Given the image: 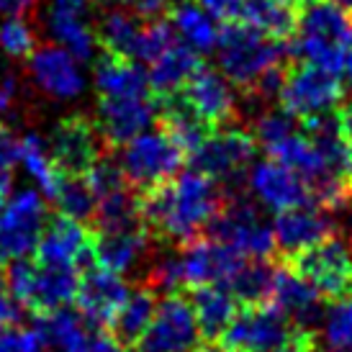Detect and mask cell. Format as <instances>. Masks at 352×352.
<instances>
[{"instance_id":"obj_2","label":"cell","mask_w":352,"mask_h":352,"mask_svg":"<svg viewBox=\"0 0 352 352\" xmlns=\"http://www.w3.org/2000/svg\"><path fill=\"white\" fill-rule=\"evenodd\" d=\"M294 62H309L334 75H342L352 54V19L332 0L301 10L298 31L288 41Z\"/></svg>"},{"instance_id":"obj_42","label":"cell","mask_w":352,"mask_h":352,"mask_svg":"<svg viewBox=\"0 0 352 352\" xmlns=\"http://www.w3.org/2000/svg\"><path fill=\"white\" fill-rule=\"evenodd\" d=\"M106 6L113 8H124L137 13L139 19H162L167 10H170V0H100Z\"/></svg>"},{"instance_id":"obj_6","label":"cell","mask_w":352,"mask_h":352,"mask_svg":"<svg viewBox=\"0 0 352 352\" xmlns=\"http://www.w3.org/2000/svg\"><path fill=\"white\" fill-rule=\"evenodd\" d=\"M342 98L344 85L340 75L309 65V62H294V59L288 62L278 106L288 111L294 118L306 121V118L337 111L342 106Z\"/></svg>"},{"instance_id":"obj_49","label":"cell","mask_w":352,"mask_h":352,"mask_svg":"<svg viewBox=\"0 0 352 352\" xmlns=\"http://www.w3.org/2000/svg\"><path fill=\"white\" fill-rule=\"evenodd\" d=\"M337 113H340V124H342L344 139H347V144L352 147V100L350 103H342V106L337 108Z\"/></svg>"},{"instance_id":"obj_41","label":"cell","mask_w":352,"mask_h":352,"mask_svg":"<svg viewBox=\"0 0 352 352\" xmlns=\"http://www.w3.org/2000/svg\"><path fill=\"white\" fill-rule=\"evenodd\" d=\"M21 139L13 134V129L0 121V180H13L10 170L19 162Z\"/></svg>"},{"instance_id":"obj_54","label":"cell","mask_w":352,"mask_h":352,"mask_svg":"<svg viewBox=\"0 0 352 352\" xmlns=\"http://www.w3.org/2000/svg\"><path fill=\"white\" fill-rule=\"evenodd\" d=\"M6 288H8V280H6V273L0 267V296H6Z\"/></svg>"},{"instance_id":"obj_47","label":"cell","mask_w":352,"mask_h":352,"mask_svg":"<svg viewBox=\"0 0 352 352\" xmlns=\"http://www.w3.org/2000/svg\"><path fill=\"white\" fill-rule=\"evenodd\" d=\"M273 352H316V334H314L311 329H301L294 342Z\"/></svg>"},{"instance_id":"obj_19","label":"cell","mask_w":352,"mask_h":352,"mask_svg":"<svg viewBox=\"0 0 352 352\" xmlns=\"http://www.w3.org/2000/svg\"><path fill=\"white\" fill-rule=\"evenodd\" d=\"M29 78L52 100H72L85 90L78 59L54 44H41L29 57Z\"/></svg>"},{"instance_id":"obj_8","label":"cell","mask_w":352,"mask_h":352,"mask_svg":"<svg viewBox=\"0 0 352 352\" xmlns=\"http://www.w3.org/2000/svg\"><path fill=\"white\" fill-rule=\"evenodd\" d=\"M257 142L252 131L242 126H226L211 131L201 147L188 157L190 170L214 177L221 186H234L247 173V165L254 160Z\"/></svg>"},{"instance_id":"obj_38","label":"cell","mask_w":352,"mask_h":352,"mask_svg":"<svg viewBox=\"0 0 352 352\" xmlns=\"http://www.w3.org/2000/svg\"><path fill=\"white\" fill-rule=\"evenodd\" d=\"M324 334L332 350H352V296L334 301L324 314Z\"/></svg>"},{"instance_id":"obj_5","label":"cell","mask_w":352,"mask_h":352,"mask_svg":"<svg viewBox=\"0 0 352 352\" xmlns=\"http://www.w3.org/2000/svg\"><path fill=\"white\" fill-rule=\"evenodd\" d=\"M208 236L234 247L247 260H275L278 254L273 226H267L252 198L239 190L226 196L224 208L208 224Z\"/></svg>"},{"instance_id":"obj_13","label":"cell","mask_w":352,"mask_h":352,"mask_svg":"<svg viewBox=\"0 0 352 352\" xmlns=\"http://www.w3.org/2000/svg\"><path fill=\"white\" fill-rule=\"evenodd\" d=\"M177 254H180L188 291L198 285H226L247 263L245 254L214 236H196L186 245H180Z\"/></svg>"},{"instance_id":"obj_21","label":"cell","mask_w":352,"mask_h":352,"mask_svg":"<svg viewBox=\"0 0 352 352\" xmlns=\"http://www.w3.org/2000/svg\"><path fill=\"white\" fill-rule=\"evenodd\" d=\"M278 265V263H275ZM270 306L275 311H280L291 324L301 329H311L324 319V298L322 294L306 283L303 278L291 273L288 267L278 265L275 267L273 294H270Z\"/></svg>"},{"instance_id":"obj_46","label":"cell","mask_w":352,"mask_h":352,"mask_svg":"<svg viewBox=\"0 0 352 352\" xmlns=\"http://www.w3.org/2000/svg\"><path fill=\"white\" fill-rule=\"evenodd\" d=\"M41 0H0V13L6 19H29L36 13Z\"/></svg>"},{"instance_id":"obj_15","label":"cell","mask_w":352,"mask_h":352,"mask_svg":"<svg viewBox=\"0 0 352 352\" xmlns=\"http://www.w3.org/2000/svg\"><path fill=\"white\" fill-rule=\"evenodd\" d=\"M47 29L78 62H90L98 50V34L93 21V0H50Z\"/></svg>"},{"instance_id":"obj_11","label":"cell","mask_w":352,"mask_h":352,"mask_svg":"<svg viewBox=\"0 0 352 352\" xmlns=\"http://www.w3.org/2000/svg\"><path fill=\"white\" fill-rule=\"evenodd\" d=\"M50 216V208L36 190L26 188L10 198L0 214V265L36 252Z\"/></svg>"},{"instance_id":"obj_40","label":"cell","mask_w":352,"mask_h":352,"mask_svg":"<svg viewBox=\"0 0 352 352\" xmlns=\"http://www.w3.org/2000/svg\"><path fill=\"white\" fill-rule=\"evenodd\" d=\"M44 340L36 329H21V327H3L0 329V352H41Z\"/></svg>"},{"instance_id":"obj_16","label":"cell","mask_w":352,"mask_h":352,"mask_svg":"<svg viewBox=\"0 0 352 352\" xmlns=\"http://www.w3.org/2000/svg\"><path fill=\"white\" fill-rule=\"evenodd\" d=\"M188 103L193 106L198 116L211 126V131L226 126H239V98L234 93V85L219 72V69L201 65L193 78L183 88Z\"/></svg>"},{"instance_id":"obj_22","label":"cell","mask_w":352,"mask_h":352,"mask_svg":"<svg viewBox=\"0 0 352 352\" xmlns=\"http://www.w3.org/2000/svg\"><path fill=\"white\" fill-rule=\"evenodd\" d=\"M98 129L108 149L124 147L155 121V98H98Z\"/></svg>"},{"instance_id":"obj_50","label":"cell","mask_w":352,"mask_h":352,"mask_svg":"<svg viewBox=\"0 0 352 352\" xmlns=\"http://www.w3.org/2000/svg\"><path fill=\"white\" fill-rule=\"evenodd\" d=\"M193 352H229L221 342H201Z\"/></svg>"},{"instance_id":"obj_12","label":"cell","mask_w":352,"mask_h":352,"mask_svg":"<svg viewBox=\"0 0 352 352\" xmlns=\"http://www.w3.org/2000/svg\"><path fill=\"white\" fill-rule=\"evenodd\" d=\"M198 344L201 329L193 303L188 301L186 294H173L160 301L155 319L131 352H193Z\"/></svg>"},{"instance_id":"obj_3","label":"cell","mask_w":352,"mask_h":352,"mask_svg":"<svg viewBox=\"0 0 352 352\" xmlns=\"http://www.w3.org/2000/svg\"><path fill=\"white\" fill-rule=\"evenodd\" d=\"M216 57L221 75L234 88L247 93L267 69L291 62V52L288 41L270 39L245 21H229L219 29Z\"/></svg>"},{"instance_id":"obj_39","label":"cell","mask_w":352,"mask_h":352,"mask_svg":"<svg viewBox=\"0 0 352 352\" xmlns=\"http://www.w3.org/2000/svg\"><path fill=\"white\" fill-rule=\"evenodd\" d=\"M85 177H88L90 188H93V193H96L98 201L100 198L113 196V193L124 190V188H129L126 177L121 173V165H118V160H113V155L100 157L98 162L88 170Z\"/></svg>"},{"instance_id":"obj_43","label":"cell","mask_w":352,"mask_h":352,"mask_svg":"<svg viewBox=\"0 0 352 352\" xmlns=\"http://www.w3.org/2000/svg\"><path fill=\"white\" fill-rule=\"evenodd\" d=\"M21 103V78L16 72L0 75V121L13 116Z\"/></svg>"},{"instance_id":"obj_27","label":"cell","mask_w":352,"mask_h":352,"mask_svg":"<svg viewBox=\"0 0 352 352\" xmlns=\"http://www.w3.org/2000/svg\"><path fill=\"white\" fill-rule=\"evenodd\" d=\"M147 19H139L137 13L124 8H108L96 21V34H98V47L108 54L126 57L137 62L142 34H144Z\"/></svg>"},{"instance_id":"obj_18","label":"cell","mask_w":352,"mask_h":352,"mask_svg":"<svg viewBox=\"0 0 352 352\" xmlns=\"http://www.w3.org/2000/svg\"><path fill=\"white\" fill-rule=\"evenodd\" d=\"M129 288L124 278L111 273L98 263L80 270V288H78V303L80 314L85 316V322L93 324L96 329H108L111 319L116 316L121 303L126 301Z\"/></svg>"},{"instance_id":"obj_52","label":"cell","mask_w":352,"mask_h":352,"mask_svg":"<svg viewBox=\"0 0 352 352\" xmlns=\"http://www.w3.org/2000/svg\"><path fill=\"white\" fill-rule=\"evenodd\" d=\"M288 3L298 10H306V8H311V6H316V3H322V0H288Z\"/></svg>"},{"instance_id":"obj_33","label":"cell","mask_w":352,"mask_h":352,"mask_svg":"<svg viewBox=\"0 0 352 352\" xmlns=\"http://www.w3.org/2000/svg\"><path fill=\"white\" fill-rule=\"evenodd\" d=\"M275 260H247L239 273L226 283L239 306H257V303H267L273 294L275 280Z\"/></svg>"},{"instance_id":"obj_10","label":"cell","mask_w":352,"mask_h":352,"mask_svg":"<svg viewBox=\"0 0 352 352\" xmlns=\"http://www.w3.org/2000/svg\"><path fill=\"white\" fill-rule=\"evenodd\" d=\"M111 155L98 121L82 113L62 118L50 139V157L59 175H88L100 157Z\"/></svg>"},{"instance_id":"obj_31","label":"cell","mask_w":352,"mask_h":352,"mask_svg":"<svg viewBox=\"0 0 352 352\" xmlns=\"http://www.w3.org/2000/svg\"><path fill=\"white\" fill-rule=\"evenodd\" d=\"M298 16L301 10L294 8L288 0H245L239 21L275 41H291L298 31Z\"/></svg>"},{"instance_id":"obj_56","label":"cell","mask_w":352,"mask_h":352,"mask_svg":"<svg viewBox=\"0 0 352 352\" xmlns=\"http://www.w3.org/2000/svg\"><path fill=\"white\" fill-rule=\"evenodd\" d=\"M332 352H352V350H332Z\"/></svg>"},{"instance_id":"obj_44","label":"cell","mask_w":352,"mask_h":352,"mask_svg":"<svg viewBox=\"0 0 352 352\" xmlns=\"http://www.w3.org/2000/svg\"><path fill=\"white\" fill-rule=\"evenodd\" d=\"M198 6H201L208 16H214V19L221 21V23H229V21L242 19L245 0H198Z\"/></svg>"},{"instance_id":"obj_30","label":"cell","mask_w":352,"mask_h":352,"mask_svg":"<svg viewBox=\"0 0 352 352\" xmlns=\"http://www.w3.org/2000/svg\"><path fill=\"white\" fill-rule=\"evenodd\" d=\"M34 329L39 332L44 344L54 347L57 352H80L90 337L85 316L67 306L57 311L34 314Z\"/></svg>"},{"instance_id":"obj_28","label":"cell","mask_w":352,"mask_h":352,"mask_svg":"<svg viewBox=\"0 0 352 352\" xmlns=\"http://www.w3.org/2000/svg\"><path fill=\"white\" fill-rule=\"evenodd\" d=\"M157 311V294L152 288H147L144 283L134 285L129 291L126 301L121 303V309L116 311V316L108 324V332L116 337L124 347H134L139 342V337L147 332L149 322L155 319Z\"/></svg>"},{"instance_id":"obj_1","label":"cell","mask_w":352,"mask_h":352,"mask_svg":"<svg viewBox=\"0 0 352 352\" xmlns=\"http://www.w3.org/2000/svg\"><path fill=\"white\" fill-rule=\"evenodd\" d=\"M226 188L214 177L188 170L177 177L139 193L142 219L165 245H186L201 236L226 204Z\"/></svg>"},{"instance_id":"obj_29","label":"cell","mask_w":352,"mask_h":352,"mask_svg":"<svg viewBox=\"0 0 352 352\" xmlns=\"http://www.w3.org/2000/svg\"><path fill=\"white\" fill-rule=\"evenodd\" d=\"M201 65H204L201 54L188 50L186 44H173L162 57L152 62V69H149V85L155 98L180 93L188 85V80L201 69Z\"/></svg>"},{"instance_id":"obj_57","label":"cell","mask_w":352,"mask_h":352,"mask_svg":"<svg viewBox=\"0 0 352 352\" xmlns=\"http://www.w3.org/2000/svg\"><path fill=\"white\" fill-rule=\"evenodd\" d=\"M350 204H352V201H350Z\"/></svg>"},{"instance_id":"obj_7","label":"cell","mask_w":352,"mask_h":352,"mask_svg":"<svg viewBox=\"0 0 352 352\" xmlns=\"http://www.w3.org/2000/svg\"><path fill=\"white\" fill-rule=\"evenodd\" d=\"M186 160V152L177 147L165 131H152V134L144 131L121 147L118 165H121L129 188L137 193H144L149 188L177 177Z\"/></svg>"},{"instance_id":"obj_36","label":"cell","mask_w":352,"mask_h":352,"mask_svg":"<svg viewBox=\"0 0 352 352\" xmlns=\"http://www.w3.org/2000/svg\"><path fill=\"white\" fill-rule=\"evenodd\" d=\"M301 129L298 118H294L283 108H263L257 116L252 118V137L257 142V147H263L265 152H270L275 144H280L283 139L296 134Z\"/></svg>"},{"instance_id":"obj_20","label":"cell","mask_w":352,"mask_h":352,"mask_svg":"<svg viewBox=\"0 0 352 352\" xmlns=\"http://www.w3.org/2000/svg\"><path fill=\"white\" fill-rule=\"evenodd\" d=\"M273 232L275 245H278L275 260H285L306 247H314L316 242L334 236L337 224L332 221L329 211H324L319 206H298L275 216Z\"/></svg>"},{"instance_id":"obj_17","label":"cell","mask_w":352,"mask_h":352,"mask_svg":"<svg viewBox=\"0 0 352 352\" xmlns=\"http://www.w3.org/2000/svg\"><path fill=\"white\" fill-rule=\"evenodd\" d=\"M162 245L149 226H137L126 232H93V254L100 267L111 273L124 275L137 267L147 270L149 260L157 254V247Z\"/></svg>"},{"instance_id":"obj_4","label":"cell","mask_w":352,"mask_h":352,"mask_svg":"<svg viewBox=\"0 0 352 352\" xmlns=\"http://www.w3.org/2000/svg\"><path fill=\"white\" fill-rule=\"evenodd\" d=\"M291 273L311 283L324 301H342L352 296V247L344 239L329 236L314 247H306L294 257L275 260Z\"/></svg>"},{"instance_id":"obj_14","label":"cell","mask_w":352,"mask_h":352,"mask_svg":"<svg viewBox=\"0 0 352 352\" xmlns=\"http://www.w3.org/2000/svg\"><path fill=\"white\" fill-rule=\"evenodd\" d=\"M34 260L39 265H69V267L85 270L90 265H96L93 229L65 214H52L39 236Z\"/></svg>"},{"instance_id":"obj_35","label":"cell","mask_w":352,"mask_h":352,"mask_svg":"<svg viewBox=\"0 0 352 352\" xmlns=\"http://www.w3.org/2000/svg\"><path fill=\"white\" fill-rule=\"evenodd\" d=\"M19 162L23 165V170L36 180V186L44 190V196L47 198L54 196L57 183H59V170L54 167V162H52L50 147L41 142V137L26 134V137L21 139Z\"/></svg>"},{"instance_id":"obj_32","label":"cell","mask_w":352,"mask_h":352,"mask_svg":"<svg viewBox=\"0 0 352 352\" xmlns=\"http://www.w3.org/2000/svg\"><path fill=\"white\" fill-rule=\"evenodd\" d=\"M167 19L173 23L175 34L183 39L188 50H193L196 54H208L216 50L219 41V29L211 21V16L206 13L201 6L193 3H177L167 10Z\"/></svg>"},{"instance_id":"obj_24","label":"cell","mask_w":352,"mask_h":352,"mask_svg":"<svg viewBox=\"0 0 352 352\" xmlns=\"http://www.w3.org/2000/svg\"><path fill=\"white\" fill-rule=\"evenodd\" d=\"M96 90L98 98H155L149 75L139 62L100 52L96 62Z\"/></svg>"},{"instance_id":"obj_26","label":"cell","mask_w":352,"mask_h":352,"mask_svg":"<svg viewBox=\"0 0 352 352\" xmlns=\"http://www.w3.org/2000/svg\"><path fill=\"white\" fill-rule=\"evenodd\" d=\"M190 303L196 311L201 337L208 342H219L239 314V301L221 283L190 288Z\"/></svg>"},{"instance_id":"obj_55","label":"cell","mask_w":352,"mask_h":352,"mask_svg":"<svg viewBox=\"0 0 352 352\" xmlns=\"http://www.w3.org/2000/svg\"><path fill=\"white\" fill-rule=\"evenodd\" d=\"M332 3H337L342 10H352V0H332Z\"/></svg>"},{"instance_id":"obj_48","label":"cell","mask_w":352,"mask_h":352,"mask_svg":"<svg viewBox=\"0 0 352 352\" xmlns=\"http://www.w3.org/2000/svg\"><path fill=\"white\" fill-rule=\"evenodd\" d=\"M21 319V306L8 296H0V329L3 327H16Z\"/></svg>"},{"instance_id":"obj_45","label":"cell","mask_w":352,"mask_h":352,"mask_svg":"<svg viewBox=\"0 0 352 352\" xmlns=\"http://www.w3.org/2000/svg\"><path fill=\"white\" fill-rule=\"evenodd\" d=\"M80 352H131V350L124 347V344L118 342L111 332H106V329H93L85 347Z\"/></svg>"},{"instance_id":"obj_9","label":"cell","mask_w":352,"mask_h":352,"mask_svg":"<svg viewBox=\"0 0 352 352\" xmlns=\"http://www.w3.org/2000/svg\"><path fill=\"white\" fill-rule=\"evenodd\" d=\"M301 327L275 311L270 303L239 306V314L219 342L229 352H273L291 344Z\"/></svg>"},{"instance_id":"obj_51","label":"cell","mask_w":352,"mask_h":352,"mask_svg":"<svg viewBox=\"0 0 352 352\" xmlns=\"http://www.w3.org/2000/svg\"><path fill=\"white\" fill-rule=\"evenodd\" d=\"M10 183H13V180H0V214H3V208H6V204H8Z\"/></svg>"},{"instance_id":"obj_25","label":"cell","mask_w":352,"mask_h":352,"mask_svg":"<svg viewBox=\"0 0 352 352\" xmlns=\"http://www.w3.org/2000/svg\"><path fill=\"white\" fill-rule=\"evenodd\" d=\"M80 288V270L69 265H39L34 275V288L23 309L31 314H47L65 309L67 303L78 298Z\"/></svg>"},{"instance_id":"obj_34","label":"cell","mask_w":352,"mask_h":352,"mask_svg":"<svg viewBox=\"0 0 352 352\" xmlns=\"http://www.w3.org/2000/svg\"><path fill=\"white\" fill-rule=\"evenodd\" d=\"M52 201L57 204L59 214L69 216L75 221H93L98 208V198L85 175H59Z\"/></svg>"},{"instance_id":"obj_53","label":"cell","mask_w":352,"mask_h":352,"mask_svg":"<svg viewBox=\"0 0 352 352\" xmlns=\"http://www.w3.org/2000/svg\"><path fill=\"white\" fill-rule=\"evenodd\" d=\"M344 78H347V82H350V88H352V54L347 57V65H344V72H342Z\"/></svg>"},{"instance_id":"obj_23","label":"cell","mask_w":352,"mask_h":352,"mask_svg":"<svg viewBox=\"0 0 352 352\" xmlns=\"http://www.w3.org/2000/svg\"><path fill=\"white\" fill-rule=\"evenodd\" d=\"M250 183H252L254 196L278 214L288 208H298V206H314L306 180L278 160L257 162Z\"/></svg>"},{"instance_id":"obj_37","label":"cell","mask_w":352,"mask_h":352,"mask_svg":"<svg viewBox=\"0 0 352 352\" xmlns=\"http://www.w3.org/2000/svg\"><path fill=\"white\" fill-rule=\"evenodd\" d=\"M36 50H39V41L29 19H6L0 23V52L8 59L29 62Z\"/></svg>"}]
</instances>
